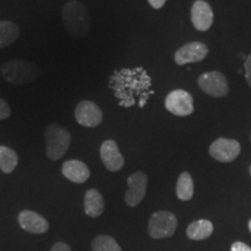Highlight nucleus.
<instances>
[{"label":"nucleus","instance_id":"obj_19","mask_svg":"<svg viewBox=\"0 0 251 251\" xmlns=\"http://www.w3.org/2000/svg\"><path fill=\"white\" fill-rule=\"evenodd\" d=\"M194 192V185L193 179L188 172H183L178 178L177 185H176V193L177 197L183 201L191 200L193 197Z\"/></svg>","mask_w":251,"mask_h":251},{"label":"nucleus","instance_id":"obj_18","mask_svg":"<svg viewBox=\"0 0 251 251\" xmlns=\"http://www.w3.org/2000/svg\"><path fill=\"white\" fill-rule=\"evenodd\" d=\"M19 157L13 149L0 146V170L4 174H12L18 166Z\"/></svg>","mask_w":251,"mask_h":251},{"label":"nucleus","instance_id":"obj_9","mask_svg":"<svg viewBox=\"0 0 251 251\" xmlns=\"http://www.w3.org/2000/svg\"><path fill=\"white\" fill-rule=\"evenodd\" d=\"M241 152V146L237 141L220 137L209 147V155L222 163L233 162Z\"/></svg>","mask_w":251,"mask_h":251},{"label":"nucleus","instance_id":"obj_11","mask_svg":"<svg viewBox=\"0 0 251 251\" xmlns=\"http://www.w3.org/2000/svg\"><path fill=\"white\" fill-rule=\"evenodd\" d=\"M100 158L106 169L112 172H117L124 168L125 159L121 155L118 144L113 140H106L100 147Z\"/></svg>","mask_w":251,"mask_h":251},{"label":"nucleus","instance_id":"obj_7","mask_svg":"<svg viewBox=\"0 0 251 251\" xmlns=\"http://www.w3.org/2000/svg\"><path fill=\"white\" fill-rule=\"evenodd\" d=\"M127 184L128 191L125 196L126 203L129 207L137 206L146 197L147 188H148V177L144 172H134L128 177Z\"/></svg>","mask_w":251,"mask_h":251},{"label":"nucleus","instance_id":"obj_13","mask_svg":"<svg viewBox=\"0 0 251 251\" xmlns=\"http://www.w3.org/2000/svg\"><path fill=\"white\" fill-rule=\"evenodd\" d=\"M18 222L24 230L31 234H43L49 229L48 221L42 215L36 212L28 211V209L20 212L18 216Z\"/></svg>","mask_w":251,"mask_h":251},{"label":"nucleus","instance_id":"obj_20","mask_svg":"<svg viewBox=\"0 0 251 251\" xmlns=\"http://www.w3.org/2000/svg\"><path fill=\"white\" fill-rule=\"evenodd\" d=\"M92 251H122V249L113 237L100 235L93 240Z\"/></svg>","mask_w":251,"mask_h":251},{"label":"nucleus","instance_id":"obj_15","mask_svg":"<svg viewBox=\"0 0 251 251\" xmlns=\"http://www.w3.org/2000/svg\"><path fill=\"white\" fill-rule=\"evenodd\" d=\"M103 209H105V202H103L101 193L94 188L87 191L84 198V211L86 215L91 218H98L102 214Z\"/></svg>","mask_w":251,"mask_h":251},{"label":"nucleus","instance_id":"obj_27","mask_svg":"<svg viewBox=\"0 0 251 251\" xmlns=\"http://www.w3.org/2000/svg\"><path fill=\"white\" fill-rule=\"evenodd\" d=\"M249 171H250V175H251V166H250V169H249Z\"/></svg>","mask_w":251,"mask_h":251},{"label":"nucleus","instance_id":"obj_12","mask_svg":"<svg viewBox=\"0 0 251 251\" xmlns=\"http://www.w3.org/2000/svg\"><path fill=\"white\" fill-rule=\"evenodd\" d=\"M191 19H192V24L196 29L206 31L212 26L214 14H213L212 7L208 2L203 1V0H197L194 1L192 9H191Z\"/></svg>","mask_w":251,"mask_h":251},{"label":"nucleus","instance_id":"obj_22","mask_svg":"<svg viewBox=\"0 0 251 251\" xmlns=\"http://www.w3.org/2000/svg\"><path fill=\"white\" fill-rule=\"evenodd\" d=\"M244 69H246V78L248 85L251 87V54L247 57V61L244 63Z\"/></svg>","mask_w":251,"mask_h":251},{"label":"nucleus","instance_id":"obj_4","mask_svg":"<svg viewBox=\"0 0 251 251\" xmlns=\"http://www.w3.org/2000/svg\"><path fill=\"white\" fill-rule=\"evenodd\" d=\"M178 221L175 214L168 211H159L153 213L149 220L148 231L152 238L170 237L177 229Z\"/></svg>","mask_w":251,"mask_h":251},{"label":"nucleus","instance_id":"obj_23","mask_svg":"<svg viewBox=\"0 0 251 251\" xmlns=\"http://www.w3.org/2000/svg\"><path fill=\"white\" fill-rule=\"evenodd\" d=\"M230 251H251V248L243 242H235L231 246Z\"/></svg>","mask_w":251,"mask_h":251},{"label":"nucleus","instance_id":"obj_16","mask_svg":"<svg viewBox=\"0 0 251 251\" xmlns=\"http://www.w3.org/2000/svg\"><path fill=\"white\" fill-rule=\"evenodd\" d=\"M213 225L208 220H198L188 226L186 234L190 240L201 241L209 237L213 233Z\"/></svg>","mask_w":251,"mask_h":251},{"label":"nucleus","instance_id":"obj_21","mask_svg":"<svg viewBox=\"0 0 251 251\" xmlns=\"http://www.w3.org/2000/svg\"><path fill=\"white\" fill-rule=\"evenodd\" d=\"M11 117V107L4 99L0 98V121L6 120Z\"/></svg>","mask_w":251,"mask_h":251},{"label":"nucleus","instance_id":"obj_5","mask_svg":"<svg viewBox=\"0 0 251 251\" xmlns=\"http://www.w3.org/2000/svg\"><path fill=\"white\" fill-rule=\"evenodd\" d=\"M198 85L203 92L215 98L227 96L229 92L227 78L219 71H209L202 74L198 78Z\"/></svg>","mask_w":251,"mask_h":251},{"label":"nucleus","instance_id":"obj_3","mask_svg":"<svg viewBox=\"0 0 251 251\" xmlns=\"http://www.w3.org/2000/svg\"><path fill=\"white\" fill-rule=\"evenodd\" d=\"M47 157L51 161H58L67 153L71 144V134L67 128L57 124H50L46 128Z\"/></svg>","mask_w":251,"mask_h":251},{"label":"nucleus","instance_id":"obj_6","mask_svg":"<svg viewBox=\"0 0 251 251\" xmlns=\"http://www.w3.org/2000/svg\"><path fill=\"white\" fill-rule=\"evenodd\" d=\"M165 108L177 117H187L194 111L193 97L185 90H174L165 98Z\"/></svg>","mask_w":251,"mask_h":251},{"label":"nucleus","instance_id":"obj_8","mask_svg":"<svg viewBox=\"0 0 251 251\" xmlns=\"http://www.w3.org/2000/svg\"><path fill=\"white\" fill-rule=\"evenodd\" d=\"M75 119L83 127L94 128L102 122V112L97 103L83 100L75 108Z\"/></svg>","mask_w":251,"mask_h":251},{"label":"nucleus","instance_id":"obj_26","mask_svg":"<svg viewBox=\"0 0 251 251\" xmlns=\"http://www.w3.org/2000/svg\"><path fill=\"white\" fill-rule=\"evenodd\" d=\"M249 229H250V231H251V220L249 221Z\"/></svg>","mask_w":251,"mask_h":251},{"label":"nucleus","instance_id":"obj_24","mask_svg":"<svg viewBox=\"0 0 251 251\" xmlns=\"http://www.w3.org/2000/svg\"><path fill=\"white\" fill-rule=\"evenodd\" d=\"M50 251H72V250L67 243L57 242L51 247V250H50Z\"/></svg>","mask_w":251,"mask_h":251},{"label":"nucleus","instance_id":"obj_1","mask_svg":"<svg viewBox=\"0 0 251 251\" xmlns=\"http://www.w3.org/2000/svg\"><path fill=\"white\" fill-rule=\"evenodd\" d=\"M62 18L68 34L74 39H83L91 29V18L85 5L78 0H69L62 8Z\"/></svg>","mask_w":251,"mask_h":251},{"label":"nucleus","instance_id":"obj_10","mask_svg":"<svg viewBox=\"0 0 251 251\" xmlns=\"http://www.w3.org/2000/svg\"><path fill=\"white\" fill-rule=\"evenodd\" d=\"M208 54V48L205 43L190 42L180 47L176 51L175 61L178 65L188 64V63L201 62Z\"/></svg>","mask_w":251,"mask_h":251},{"label":"nucleus","instance_id":"obj_14","mask_svg":"<svg viewBox=\"0 0 251 251\" xmlns=\"http://www.w3.org/2000/svg\"><path fill=\"white\" fill-rule=\"evenodd\" d=\"M62 175L75 184H83L90 178L91 171L85 163L78 159H69L62 165Z\"/></svg>","mask_w":251,"mask_h":251},{"label":"nucleus","instance_id":"obj_2","mask_svg":"<svg viewBox=\"0 0 251 251\" xmlns=\"http://www.w3.org/2000/svg\"><path fill=\"white\" fill-rule=\"evenodd\" d=\"M4 79L13 85H23L35 81L40 77V68L35 63L24 59H13L4 63L0 68Z\"/></svg>","mask_w":251,"mask_h":251},{"label":"nucleus","instance_id":"obj_25","mask_svg":"<svg viewBox=\"0 0 251 251\" xmlns=\"http://www.w3.org/2000/svg\"><path fill=\"white\" fill-rule=\"evenodd\" d=\"M149 5L155 9H161L165 5L166 0H148Z\"/></svg>","mask_w":251,"mask_h":251},{"label":"nucleus","instance_id":"obj_17","mask_svg":"<svg viewBox=\"0 0 251 251\" xmlns=\"http://www.w3.org/2000/svg\"><path fill=\"white\" fill-rule=\"evenodd\" d=\"M20 29L18 25L8 20L0 21V49L11 46L18 40Z\"/></svg>","mask_w":251,"mask_h":251}]
</instances>
